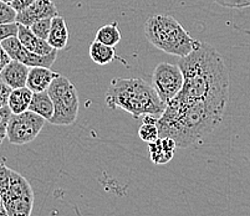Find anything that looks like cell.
Segmentation results:
<instances>
[{
    "label": "cell",
    "instance_id": "obj_12",
    "mask_svg": "<svg viewBox=\"0 0 250 216\" xmlns=\"http://www.w3.org/2000/svg\"><path fill=\"white\" fill-rule=\"evenodd\" d=\"M17 38L21 42L25 49H28L33 54L36 55H47L52 51V47L47 44L46 40L38 38L29 26H24L21 24H18V34Z\"/></svg>",
    "mask_w": 250,
    "mask_h": 216
},
{
    "label": "cell",
    "instance_id": "obj_2",
    "mask_svg": "<svg viewBox=\"0 0 250 216\" xmlns=\"http://www.w3.org/2000/svg\"><path fill=\"white\" fill-rule=\"evenodd\" d=\"M224 111L226 106L212 102L170 101L158 117V134L173 139L177 148L192 147L219 126Z\"/></svg>",
    "mask_w": 250,
    "mask_h": 216
},
{
    "label": "cell",
    "instance_id": "obj_23",
    "mask_svg": "<svg viewBox=\"0 0 250 216\" xmlns=\"http://www.w3.org/2000/svg\"><path fill=\"white\" fill-rule=\"evenodd\" d=\"M17 11L11 8L10 4H6L0 0V24H10L17 22Z\"/></svg>",
    "mask_w": 250,
    "mask_h": 216
},
{
    "label": "cell",
    "instance_id": "obj_13",
    "mask_svg": "<svg viewBox=\"0 0 250 216\" xmlns=\"http://www.w3.org/2000/svg\"><path fill=\"white\" fill-rule=\"evenodd\" d=\"M56 76H59L58 72H54L49 67H42V66H35L30 67L26 79V87L31 92H42L47 91L49 86L54 81Z\"/></svg>",
    "mask_w": 250,
    "mask_h": 216
},
{
    "label": "cell",
    "instance_id": "obj_20",
    "mask_svg": "<svg viewBox=\"0 0 250 216\" xmlns=\"http://www.w3.org/2000/svg\"><path fill=\"white\" fill-rule=\"evenodd\" d=\"M95 40L107 46L115 47L118 42L121 41V33L118 29V22L113 21L111 24L104 25L96 31Z\"/></svg>",
    "mask_w": 250,
    "mask_h": 216
},
{
    "label": "cell",
    "instance_id": "obj_9",
    "mask_svg": "<svg viewBox=\"0 0 250 216\" xmlns=\"http://www.w3.org/2000/svg\"><path fill=\"white\" fill-rule=\"evenodd\" d=\"M58 14V8L52 0H36L30 6L17 13L15 21L24 26H30L33 22L38 21V20L54 18Z\"/></svg>",
    "mask_w": 250,
    "mask_h": 216
},
{
    "label": "cell",
    "instance_id": "obj_28",
    "mask_svg": "<svg viewBox=\"0 0 250 216\" xmlns=\"http://www.w3.org/2000/svg\"><path fill=\"white\" fill-rule=\"evenodd\" d=\"M10 92L11 88L0 77V108L4 106H8V98Z\"/></svg>",
    "mask_w": 250,
    "mask_h": 216
},
{
    "label": "cell",
    "instance_id": "obj_4",
    "mask_svg": "<svg viewBox=\"0 0 250 216\" xmlns=\"http://www.w3.org/2000/svg\"><path fill=\"white\" fill-rule=\"evenodd\" d=\"M145 35L156 49L179 58L189 55L201 44L176 18L168 14L152 15L145 24Z\"/></svg>",
    "mask_w": 250,
    "mask_h": 216
},
{
    "label": "cell",
    "instance_id": "obj_25",
    "mask_svg": "<svg viewBox=\"0 0 250 216\" xmlns=\"http://www.w3.org/2000/svg\"><path fill=\"white\" fill-rule=\"evenodd\" d=\"M11 169L6 167L5 164L0 163V195L4 194L10 184Z\"/></svg>",
    "mask_w": 250,
    "mask_h": 216
},
{
    "label": "cell",
    "instance_id": "obj_21",
    "mask_svg": "<svg viewBox=\"0 0 250 216\" xmlns=\"http://www.w3.org/2000/svg\"><path fill=\"white\" fill-rule=\"evenodd\" d=\"M138 136H140L141 140L147 144L153 143L154 140L160 138L158 134V127L157 123H148V122H142V126L138 129Z\"/></svg>",
    "mask_w": 250,
    "mask_h": 216
},
{
    "label": "cell",
    "instance_id": "obj_10",
    "mask_svg": "<svg viewBox=\"0 0 250 216\" xmlns=\"http://www.w3.org/2000/svg\"><path fill=\"white\" fill-rule=\"evenodd\" d=\"M29 70L30 67L24 63L19 62V61L11 60L8 65L1 70L0 72V77L4 82L11 88H20L26 86V79H28Z\"/></svg>",
    "mask_w": 250,
    "mask_h": 216
},
{
    "label": "cell",
    "instance_id": "obj_8",
    "mask_svg": "<svg viewBox=\"0 0 250 216\" xmlns=\"http://www.w3.org/2000/svg\"><path fill=\"white\" fill-rule=\"evenodd\" d=\"M1 46L8 52V55L10 56L11 60L19 61V62L24 63L29 67L42 66V67H49L50 69L55 63L56 56H58V50H52L47 55L33 54V52L22 46V44L19 41V39L17 36H11V38L4 40L1 42Z\"/></svg>",
    "mask_w": 250,
    "mask_h": 216
},
{
    "label": "cell",
    "instance_id": "obj_31",
    "mask_svg": "<svg viewBox=\"0 0 250 216\" xmlns=\"http://www.w3.org/2000/svg\"><path fill=\"white\" fill-rule=\"evenodd\" d=\"M1 1H4V3H6V4L13 3V0H1Z\"/></svg>",
    "mask_w": 250,
    "mask_h": 216
},
{
    "label": "cell",
    "instance_id": "obj_1",
    "mask_svg": "<svg viewBox=\"0 0 250 216\" xmlns=\"http://www.w3.org/2000/svg\"><path fill=\"white\" fill-rule=\"evenodd\" d=\"M178 66L183 74V86L172 101L179 103L207 101L227 107L229 74L215 47L201 42L189 55L179 59Z\"/></svg>",
    "mask_w": 250,
    "mask_h": 216
},
{
    "label": "cell",
    "instance_id": "obj_3",
    "mask_svg": "<svg viewBox=\"0 0 250 216\" xmlns=\"http://www.w3.org/2000/svg\"><path fill=\"white\" fill-rule=\"evenodd\" d=\"M104 102L111 110L121 108L136 119L146 115L160 117L166 108L152 85L141 79H113Z\"/></svg>",
    "mask_w": 250,
    "mask_h": 216
},
{
    "label": "cell",
    "instance_id": "obj_14",
    "mask_svg": "<svg viewBox=\"0 0 250 216\" xmlns=\"http://www.w3.org/2000/svg\"><path fill=\"white\" fill-rule=\"evenodd\" d=\"M46 41L54 50H62L69 44V29L66 20L59 14L51 19V28Z\"/></svg>",
    "mask_w": 250,
    "mask_h": 216
},
{
    "label": "cell",
    "instance_id": "obj_11",
    "mask_svg": "<svg viewBox=\"0 0 250 216\" xmlns=\"http://www.w3.org/2000/svg\"><path fill=\"white\" fill-rule=\"evenodd\" d=\"M176 142L168 137H160L154 140L153 143H149V157L154 164H167L173 159L176 153Z\"/></svg>",
    "mask_w": 250,
    "mask_h": 216
},
{
    "label": "cell",
    "instance_id": "obj_19",
    "mask_svg": "<svg viewBox=\"0 0 250 216\" xmlns=\"http://www.w3.org/2000/svg\"><path fill=\"white\" fill-rule=\"evenodd\" d=\"M1 196H34V192L29 181L22 175L11 170L10 184L6 192L0 195V197Z\"/></svg>",
    "mask_w": 250,
    "mask_h": 216
},
{
    "label": "cell",
    "instance_id": "obj_6",
    "mask_svg": "<svg viewBox=\"0 0 250 216\" xmlns=\"http://www.w3.org/2000/svg\"><path fill=\"white\" fill-rule=\"evenodd\" d=\"M46 119L31 111L13 115L6 128V138L11 144L24 145L33 142L44 128Z\"/></svg>",
    "mask_w": 250,
    "mask_h": 216
},
{
    "label": "cell",
    "instance_id": "obj_5",
    "mask_svg": "<svg viewBox=\"0 0 250 216\" xmlns=\"http://www.w3.org/2000/svg\"><path fill=\"white\" fill-rule=\"evenodd\" d=\"M54 104V115L50 123L54 126H71L77 119L79 96L76 87L67 77L59 74L47 88Z\"/></svg>",
    "mask_w": 250,
    "mask_h": 216
},
{
    "label": "cell",
    "instance_id": "obj_24",
    "mask_svg": "<svg viewBox=\"0 0 250 216\" xmlns=\"http://www.w3.org/2000/svg\"><path fill=\"white\" fill-rule=\"evenodd\" d=\"M11 117V111L8 106L0 108V145L6 138V128H8L9 119Z\"/></svg>",
    "mask_w": 250,
    "mask_h": 216
},
{
    "label": "cell",
    "instance_id": "obj_30",
    "mask_svg": "<svg viewBox=\"0 0 250 216\" xmlns=\"http://www.w3.org/2000/svg\"><path fill=\"white\" fill-rule=\"evenodd\" d=\"M10 61H11L10 56L8 55V52L4 50V47L1 46V44H0V72H1V70H3L4 67L10 62Z\"/></svg>",
    "mask_w": 250,
    "mask_h": 216
},
{
    "label": "cell",
    "instance_id": "obj_18",
    "mask_svg": "<svg viewBox=\"0 0 250 216\" xmlns=\"http://www.w3.org/2000/svg\"><path fill=\"white\" fill-rule=\"evenodd\" d=\"M31 97H33V92L26 86L11 90L8 98V107L10 108L11 113L17 115V113H22L28 111Z\"/></svg>",
    "mask_w": 250,
    "mask_h": 216
},
{
    "label": "cell",
    "instance_id": "obj_7",
    "mask_svg": "<svg viewBox=\"0 0 250 216\" xmlns=\"http://www.w3.org/2000/svg\"><path fill=\"white\" fill-rule=\"evenodd\" d=\"M182 86L183 74L178 65L161 62L156 66L152 76V87L166 106L178 95Z\"/></svg>",
    "mask_w": 250,
    "mask_h": 216
},
{
    "label": "cell",
    "instance_id": "obj_16",
    "mask_svg": "<svg viewBox=\"0 0 250 216\" xmlns=\"http://www.w3.org/2000/svg\"><path fill=\"white\" fill-rule=\"evenodd\" d=\"M88 51H90L91 59H92V61H94L96 65H108V63H111L115 60H120L124 65H127V62L124 59L118 58L117 54H116L115 47L101 44V42L96 41V40H94V41L91 42L90 50H88Z\"/></svg>",
    "mask_w": 250,
    "mask_h": 216
},
{
    "label": "cell",
    "instance_id": "obj_26",
    "mask_svg": "<svg viewBox=\"0 0 250 216\" xmlns=\"http://www.w3.org/2000/svg\"><path fill=\"white\" fill-rule=\"evenodd\" d=\"M18 34V22H10V24H0V44L11 36H17Z\"/></svg>",
    "mask_w": 250,
    "mask_h": 216
},
{
    "label": "cell",
    "instance_id": "obj_27",
    "mask_svg": "<svg viewBox=\"0 0 250 216\" xmlns=\"http://www.w3.org/2000/svg\"><path fill=\"white\" fill-rule=\"evenodd\" d=\"M214 1L226 8L240 9L250 6V0H214Z\"/></svg>",
    "mask_w": 250,
    "mask_h": 216
},
{
    "label": "cell",
    "instance_id": "obj_17",
    "mask_svg": "<svg viewBox=\"0 0 250 216\" xmlns=\"http://www.w3.org/2000/svg\"><path fill=\"white\" fill-rule=\"evenodd\" d=\"M29 111L42 116L46 120L51 119L52 115H54V104H52L47 91L33 92V97H31L30 104H29Z\"/></svg>",
    "mask_w": 250,
    "mask_h": 216
},
{
    "label": "cell",
    "instance_id": "obj_15",
    "mask_svg": "<svg viewBox=\"0 0 250 216\" xmlns=\"http://www.w3.org/2000/svg\"><path fill=\"white\" fill-rule=\"evenodd\" d=\"M8 216H31L34 196H1Z\"/></svg>",
    "mask_w": 250,
    "mask_h": 216
},
{
    "label": "cell",
    "instance_id": "obj_29",
    "mask_svg": "<svg viewBox=\"0 0 250 216\" xmlns=\"http://www.w3.org/2000/svg\"><path fill=\"white\" fill-rule=\"evenodd\" d=\"M34 1H36V0H13V3H11L10 5L17 13H19V11L24 10V9H26L28 6H30Z\"/></svg>",
    "mask_w": 250,
    "mask_h": 216
},
{
    "label": "cell",
    "instance_id": "obj_22",
    "mask_svg": "<svg viewBox=\"0 0 250 216\" xmlns=\"http://www.w3.org/2000/svg\"><path fill=\"white\" fill-rule=\"evenodd\" d=\"M51 19L52 18H46V19L38 20V21L33 22L29 28L38 38L42 39V40H47L50 28H51Z\"/></svg>",
    "mask_w": 250,
    "mask_h": 216
}]
</instances>
